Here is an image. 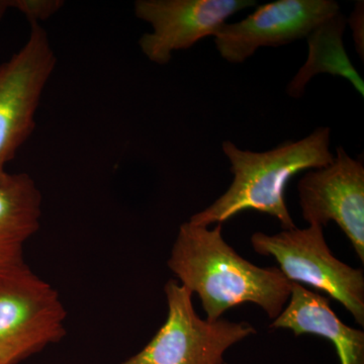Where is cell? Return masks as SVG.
<instances>
[{"label":"cell","instance_id":"obj_1","mask_svg":"<svg viewBox=\"0 0 364 364\" xmlns=\"http://www.w3.org/2000/svg\"><path fill=\"white\" fill-rule=\"evenodd\" d=\"M222 228L183 223L167 265L182 287L200 296L208 321L247 303L274 320L289 301L293 282L279 267H259L244 259L225 241Z\"/></svg>","mask_w":364,"mask_h":364},{"label":"cell","instance_id":"obj_2","mask_svg":"<svg viewBox=\"0 0 364 364\" xmlns=\"http://www.w3.org/2000/svg\"><path fill=\"white\" fill-rule=\"evenodd\" d=\"M331 129L318 127L301 140L287 141L264 152L242 150L231 141L222 143L234 178L224 195L191 218V224H223L244 210H257L275 218L284 230L296 228L284 193L294 176L332 163Z\"/></svg>","mask_w":364,"mask_h":364},{"label":"cell","instance_id":"obj_3","mask_svg":"<svg viewBox=\"0 0 364 364\" xmlns=\"http://www.w3.org/2000/svg\"><path fill=\"white\" fill-rule=\"evenodd\" d=\"M256 253L274 258L289 282L308 286L336 299L364 326V273L333 255L323 227L310 225L274 235L256 232L251 236Z\"/></svg>","mask_w":364,"mask_h":364},{"label":"cell","instance_id":"obj_4","mask_svg":"<svg viewBox=\"0 0 364 364\" xmlns=\"http://www.w3.org/2000/svg\"><path fill=\"white\" fill-rule=\"evenodd\" d=\"M58 291L28 265L0 273V364H18L65 337Z\"/></svg>","mask_w":364,"mask_h":364},{"label":"cell","instance_id":"obj_5","mask_svg":"<svg viewBox=\"0 0 364 364\" xmlns=\"http://www.w3.org/2000/svg\"><path fill=\"white\" fill-rule=\"evenodd\" d=\"M166 321L142 350L121 364H224L228 349L256 334L247 322L203 320L191 291L176 280L164 287Z\"/></svg>","mask_w":364,"mask_h":364},{"label":"cell","instance_id":"obj_6","mask_svg":"<svg viewBox=\"0 0 364 364\" xmlns=\"http://www.w3.org/2000/svg\"><path fill=\"white\" fill-rule=\"evenodd\" d=\"M57 58L42 25L31 26L26 44L0 64V183L6 165L36 128V114Z\"/></svg>","mask_w":364,"mask_h":364},{"label":"cell","instance_id":"obj_7","mask_svg":"<svg viewBox=\"0 0 364 364\" xmlns=\"http://www.w3.org/2000/svg\"><path fill=\"white\" fill-rule=\"evenodd\" d=\"M256 4L255 0H136V18L152 26V32L139 41L141 51L153 63L168 64L174 52L213 37L232 16Z\"/></svg>","mask_w":364,"mask_h":364},{"label":"cell","instance_id":"obj_8","mask_svg":"<svg viewBox=\"0 0 364 364\" xmlns=\"http://www.w3.org/2000/svg\"><path fill=\"white\" fill-rule=\"evenodd\" d=\"M340 11L334 0H277L258 6L238 23H226L214 37L223 59L241 64L262 47H279L308 37Z\"/></svg>","mask_w":364,"mask_h":364},{"label":"cell","instance_id":"obj_9","mask_svg":"<svg viewBox=\"0 0 364 364\" xmlns=\"http://www.w3.org/2000/svg\"><path fill=\"white\" fill-rule=\"evenodd\" d=\"M301 217L324 228L335 222L364 263V166L338 147L332 163L309 170L298 186Z\"/></svg>","mask_w":364,"mask_h":364},{"label":"cell","instance_id":"obj_10","mask_svg":"<svg viewBox=\"0 0 364 364\" xmlns=\"http://www.w3.org/2000/svg\"><path fill=\"white\" fill-rule=\"evenodd\" d=\"M270 328L291 330L296 336L323 337L332 342L340 364H364L363 330L345 324L332 310L329 299L301 284L293 282L289 301Z\"/></svg>","mask_w":364,"mask_h":364},{"label":"cell","instance_id":"obj_11","mask_svg":"<svg viewBox=\"0 0 364 364\" xmlns=\"http://www.w3.org/2000/svg\"><path fill=\"white\" fill-rule=\"evenodd\" d=\"M42 203L28 173H9L0 183V273L26 267L23 248L39 230Z\"/></svg>","mask_w":364,"mask_h":364},{"label":"cell","instance_id":"obj_12","mask_svg":"<svg viewBox=\"0 0 364 364\" xmlns=\"http://www.w3.org/2000/svg\"><path fill=\"white\" fill-rule=\"evenodd\" d=\"M347 20L341 11L322 25L317 26L306 37L309 55L306 62L287 85L289 97L299 98L305 92L309 81L320 73L345 78L364 97L363 79L352 65L344 48L343 33Z\"/></svg>","mask_w":364,"mask_h":364},{"label":"cell","instance_id":"obj_13","mask_svg":"<svg viewBox=\"0 0 364 364\" xmlns=\"http://www.w3.org/2000/svg\"><path fill=\"white\" fill-rule=\"evenodd\" d=\"M63 6L61 0H0V20L9 9H16L26 16L31 26L41 25L58 13Z\"/></svg>","mask_w":364,"mask_h":364},{"label":"cell","instance_id":"obj_14","mask_svg":"<svg viewBox=\"0 0 364 364\" xmlns=\"http://www.w3.org/2000/svg\"><path fill=\"white\" fill-rule=\"evenodd\" d=\"M364 2L358 1L351 11L347 23L350 26L352 37L355 43L356 51L361 60L364 59Z\"/></svg>","mask_w":364,"mask_h":364},{"label":"cell","instance_id":"obj_15","mask_svg":"<svg viewBox=\"0 0 364 364\" xmlns=\"http://www.w3.org/2000/svg\"><path fill=\"white\" fill-rule=\"evenodd\" d=\"M224 364H227V363H224Z\"/></svg>","mask_w":364,"mask_h":364}]
</instances>
